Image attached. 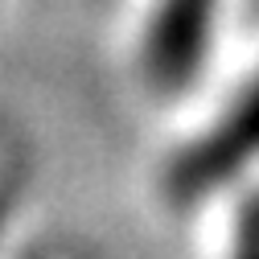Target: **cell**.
<instances>
[{
	"mask_svg": "<svg viewBox=\"0 0 259 259\" xmlns=\"http://www.w3.org/2000/svg\"><path fill=\"white\" fill-rule=\"evenodd\" d=\"M231 259H259V193H251L243 202V210H239Z\"/></svg>",
	"mask_w": 259,
	"mask_h": 259,
	"instance_id": "3957f363",
	"label": "cell"
},
{
	"mask_svg": "<svg viewBox=\"0 0 259 259\" xmlns=\"http://www.w3.org/2000/svg\"><path fill=\"white\" fill-rule=\"evenodd\" d=\"M218 0H160L148 37H144V70L160 91H181L202 70L210 33H214Z\"/></svg>",
	"mask_w": 259,
	"mask_h": 259,
	"instance_id": "7a4b0ae2",
	"label": "cell"
},
{
	"mask_svg": "<svg viewBox=\"0 0 259 259\" xmlns=\"http://www.w3.org/2000/svg\"><path fill=\"white\" fill-rule=\"evenodd\" d=\"M251 160H259V78L226 107V115L198 136L165 177V193L177 206H189L239 177Z\"/></svg>",
	"mask_w": 259,
	"mask_h": 259,
	"instance_id": "6da1fadb",
	"label": "cell"
}]
</instances>
